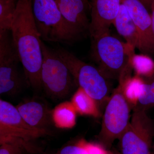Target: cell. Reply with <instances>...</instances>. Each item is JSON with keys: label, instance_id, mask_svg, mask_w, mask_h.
<instances>
[{"label": "cell", "instance_id": "1", "mask_svg": "<svg viewBox=\"0 0 154 154\" xmlns=\"http://www.w3.org/2000/svg\"><path fill=\"white\" fill-rule=\"evenodd\" d=\"M32 5V0H18L11 32L28 85L38 91L42 88V38L34 19Z\"/></svg>", "mask_w": 154, "mask_h": 154}, {"label": "cell", "instance_id": "2", "mask_svg": "<svg viewBox=\"0 0 154 154\" xmlns=\"http://www.w3.org/2000/svg\"><path fill=\"white\" fill-rule=\"evenodd\" d=\"M92 39L91 59L106 79L119 81L131 74L134 50L109 33Z\"/></svg>", "mask_w": 154, "mask_h": 154}, {"label": "cell", "instance_id": "3", "mask_svg": "<svg viewBox=\"0 0 154 154\" xmlns=\"http://www.w3.org/2000/svg\"><path fill=\"white\" fill-rule=\"evenodd\" d=\"M32 7L42 40L70 44L79 38L64 19L55 0H32Z\"/></svg>", "mask_w": 154, "mask_h": 154}, {"label": "cell", "instance_id": "4", "mask_svg": "<svg viewBox=\"0 0 154 154\" xmlns=\"http://www.w3.org/2000/svg\"><path fill=\"white\" fill-rule=\"evenodd\" d=\"M69 70L75 82L97 102L107 99L110 91L107 79L97 67L86 63L61 47L55 49Z\"/></svg>", "mask_w": 154, "mask_h": 154}, {"label": "cell", "instance_id": "5", "mask_svg": "<svg viewBox=\"0 0 154 154\" xmlns=\"http://www.w3.org/2000/svg\"><path fill=\"white\" fill-rule=\"evenodd\" d=\"M41 70L42 88L53 99H61L69 95L73 86L74 79L64 62L55 49L45 44L42 39Z\"/></svg>", "mask_w": 154, "mask_h": 154}, {"label": "cell", "instance_id": "6", "mask_svg": "<svg viewBox=\"0 0 154 154\" xmlns=\"http://www.w3.org/2000/svg\"><path fill=\"white\" fill-rule=\"evenodd\" d=\"M131 109L119 83L108 99L99 134V140L105 147H110L123 134L130 121Z\"/></svg>", "mask_w": 154, "mask_h": 154}, {"label": "cell", "instance_id": "7", "mask_svg": "<svg viewBox=\"0 0 154 154\" xmlns=\"http://www.w3.org/2000/svg\"><path fill=\"white\" fill-rule=\"evenodd\" d=\"M19 54L11 30L0 32V94L13 96L28 86L24 72L19 68ZM21 63V62H20Z\"/></svg>", "mask_w": 154, "mask_h": 154}, {"label": "cell", "instance_id": "8", "mask_svg": "<svg viewBox=\"0 0 154 154\" xmlns=\"http://www.w3.org/2000/svg\"><path fill=\"white\" fill-rule=\"evenodd\" d=\"M119 139L122 154H152L154 123L146 111L135 108Z\"/></svg>", "mask_w": 154, "mask_h": 154}, {"label": "cell", "instance_id": "9", "mask_svg": "<svg viewBox=\"0 0 154 154\" xmlns=\"http://www.w3.org/2000/svg\"><path fill=\"white\" fill-rule=\"evenodd\" d=\"M49 134L47 129L30 126L24 120L16 107L0 100L1 143L17 140L29 141Z\"/></svg>", "mask_w": 154, "mask_h": 154}, {"label": "cell", "instance_id": "10", "mask_svg": "<svg viewBox=\"0 0 154 154\" xmlns=\"http://www.w3.org/2000/svg\"><path fill=\"white\" fill-rule=\"evenodd\" d=\"M121 3L127 9L137 29L138 49L144 54H154V35L148 10L139 0H121Z\"/></svg>", "mask_w": 154, "mask_h": 154}, {"label": "cell", "instance_id": "11", "mask_svg": "<svg viewBox=\"0 0 154 154\" xmlns=\"http://www.w3.org/2000/svg\"><path fill=\"white\" fill-rule=\"evenodd\" d=\"M121 4V0H91L89 34L91 38L109 33Z\"/></svg>", "mask_w": 154, "mask_h": 154}, {"label": "cell", "instance_id": "12", "mask_svg": "<svg viewBox=\"0 0 154 154\" xmlns=\"http://www.w3.org/2000/svg\"><path fill=\"white\" fill-rule=\"evenodd\" d=\"M64 19L79 38L89 33V0H55Z\"/></svg>", "mask_w": 154, "mask_h": 154}, {"label": "cell", "instance_id": "13", "mask_svg": "<svg viewBox=\"0 0 154 154\" xmlns=\"http://www.w3.org/2000/svg\"><path fill=\"white\" fill-rule=\"evenodd\" d=\"M20 115L30 126L46 129L49 113L45 105L35 100H30L20 103L16 106Z\"/></svg>", "mask_w": 154, "mask_h": 154}, {"label": "cell", "instance_id": "14", "mask_svg": "<svg viewBox=\"0 0 154 154\" xmlns=\"http://www.w3.org/2000/svg\"><path fill=\"white\" fill-rule=\"evenodd\" d=\"M113 25L130 47L134 50L137 48L139 35L137 29L127 9L122 3Z\"/></svg>", "mask_w": 154, "mask_h": 154}, {"label": "cell", "instance_id": "15", "mask_svg": "<svg viewBox=\"0 0 154 154\" xmlns=\"http://www.w3.org/2000/svg\"><path fill=\"white\" fill-rule=\"evenodd\" d=\"M77 112L71 102H66L55 107L52 118L56 126L61 128H70L75 125Z\"/></svg>", "mask_w": 154, "mask_h": 154}, {"label": "cell", "instance_id": "16", "mask_svg": "<svg viewBox=\"0 0 154 154\" xmlns=\"http://www.w3.org/2000/svg\"><path fill=\"white\" fill-rule=\"evenodd\" d=\"M71 102L77 113L99 117L100 112L97 102L82 88H79L72 98Z\"/></svg>", "mask_w": 154, "mask_h": 154}, {"label": "cell", "instance_id": "17", "mask_svg": "<svg viewBox=\"0 0 154 154\" xmlns=\"http://www.w3.org/2000/svg\"><path fill=\"white\" fill-rule=\"evenodd\" d=\"M119 82L122 85V92L125 99L133 109L143 92L144 86L143 78L135 75Z\"/></svg>", "mask_w": 154, "mask_h": 154}, {"label": "cell", "instance_id": "18", "mask_svg": "<svg viewBox=\"0 0 154 154\" xmlns=\"http://www.w3.org/2000/svg\"><path fill=\"white\" fill-rule=\"evenodd\" d=\"M18 0H0V32L11 30Z\"/></svg>", "mask_w": 154, "mask_h": 154}, {"label": "cell", "instance_id": "19", "mask_svg": "<svg viewBox=\"0 0 154 154\" xmlns=\"http://www.w3.org/2000/svg\"><path fill=\"white\" fill-rule=\"evenodd\" d=\"M131 63L136 75L143 78L154 75V62L147 56L134 54L131 58Z\"/></svg>", "mask_w": 154, "mask_h": 154}, {"label": "cell", "instance_id": "20", "mask_svg": "<svg viewBox=\"0 0 154 154\" xmlns=\"http://www.w3.org/2000/svg\"><path fill=\"white\" fill-rule=\"evenodd\" d=\"M143 78L144 82L143 92L134 108L147 112L154 106V75Z\"/></svg>", "mask_w": 154, "mask_h": 154}, {"label": "cell", "instance_id": "21", "mask_svg": "<svg viewBox=\"0 0 154 154\" xmlns=\"http://www.w3.org/2000/svg\"><path fill=\"white\" fill-rule=\"evenodd\" d=\"M0 154H22L19 144L14 142L1 143Z\"/></svg>", "mask_w": 154, "mask_h": 154}, {"label": "cell", "instance_id": "22", "mask_svg": "<svg viewBox=\"0 0 154 154\" xmlns=\"http://www.w3.org/2000/svg\"><path fill=\"white\" fill-rule=\"evenodd\" d=\"M88 151L89 154H109L102 146L98 144L91 143L85 140L79 141Z\"/></svg>", "mask_w": 154, "mask_h": 154}, {"label": "cell", "instance_id": "23", "mask_svg": "<svg viewBox=\"0 0 154 154\" xmlns=\"http://www.w3.org/2000/svg\"><path fill=\"white\" fill-rule=\"evenodd\" d=\"M60 154H89L79 141L75 145L67 146L61 150Z\"/></svg>", "mask_w": 154, "mask_h": 154}, {"label": "cell", "instance_id": "24", "mask_svg": "<svg viewBox=\"0 0 154 154\" xmlns=\"http://www.w3.org/2000/svg\"><path fill=\"white\" fill-rule=\"evenodd\" d=\"M145 6L146 8L148 11L151 10V7L154 0H139Z\"/></svg>", "mask_w": 154, "mask_h": 154}, {"label": "cell", "instance_id": "25", "mask_svg": "<svg viewBox=\"0 0 154 154\" xmlns=\"http://www.w3.org/2000/svg\"><path fill=\"white\" fill-rule=\"evenodd\" d=\"M151 18L152 22V28L153 33L154 35V2L153 3L151 7Z\"/></svg>", "mask_w": 154, "mask_h": 154}, {"label": "cell", "instance_id": "26", "mask_svg": "<svg viewBox=\"0 0 154 154\" xmlns=\"http://www.w3.org/2000/svg\"><path fill=\"white\" fill-rule=\"evenodd\" d=\"M152 154H154V143L153 144V146L152 153Z\"/></svg>", "mask_w": 154, "mask_h": 154}]
</instances>
